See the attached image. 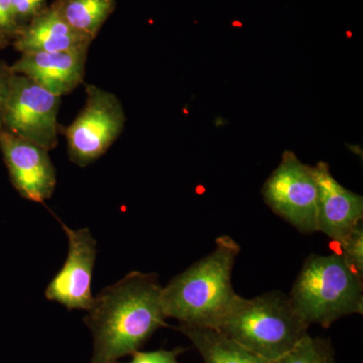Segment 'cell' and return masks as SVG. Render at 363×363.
Returning <instances> with one entry per match:
<instances>
[{"instance_id": "1", "label": "cell", "mask_w": 363, "mask_h": 363, "mask_svg": "<svg viewBox=\"0 0 363 363\" xmlns=\"http://www.w3.org/2000/svg\"><path fill=\"white\" fill-rule=\"evenodd\" d=\"M162 290L156 274L131 272L95 297L84 318L93 336L91 362L116 363L167 326Z\"/></svg>"}, {"instance_id": "2", "label": "cell", "mask_w": 363, "mask_h": 363, "mask_svg": "<svg viewBox=\"0 0 363 363\" xmlns=\"http://www.w3.org/2000/svg\"><path fill=\"white\" fill-rule=\"evenodd\" d=\"M240 252V247L233 238L219 236L213 252L162 288L164 316L186 326L216 329L240 296L231 281Z\"/></svg>"}, {"instance_id": "3", "label": "cell", "mask_w": 363, "mask_h": 363, "mask_svg": "<svg viewBox=\"0 0 363 363\" xmlns=\"http://www.w3.org/2000/svg\"><path fill=\"white\" fill-rule=\"evenodd\" d=\"M308 328L290 297L272 292L252 298L238 296L215 330L272 362L307 336Z\"/></svg>"}, {"instance_id": "4", "label": "cell", "mask_w": 363, "mask_h": 363, "mask_svg": "<svg viewBox=\"0 0 363 363\" xmlns=\"http://www.w3.org/2000/svg\"><path fill=\"white\" fill-rule=\"evenodd\" d=\"M308 325L325 328L344 316L363 313L362 277L339 253L306 259L290 296Z\"/></svg>"}, {"instance_id": "5", "label": "cell", "mask_w": 363, "mask_h": 363, "mask_svg": "<svg viewBox=\"0 0 363 363\" xmlns=\"http://www.w3.org/2000/svg\"><path fill=\"white\" fill-rule=\"evenodd\" d=\"M86 104L70 125L64 128L69 157L81 168L104 156L125 125L123 105L114 93L87 84Z\"/></svg>"}, {"instance_id": "6", "label": "cell", "mask_w": 363, "mask_h": 363, "mask_svg": "<svg viewBox=\"0 0 363 363\" xmlns=\"http://www.w3.org/2000/svg\"><path fill=\"white\" fill-rule=\"evenodd\" d=\"M262 197L269 208L300 233L318 231L319 187L314 167L303 164L290 150L264 184Z\"/></svg>"}, {"instance_id": "7", "label": "cell", "mask_w": 363, "mask_h": 363, "mask_svg": "<svg viewBox=\"0 0 363 363\" xmlns=\"http://www.w3.org/2000/svg\"><path fill=\"white\" fill-rule=\"evenodd\" d=\"M61 97L35 84L30 79L13 74L2 130L44 147L58 145V113Z\"/></svg>"}, {"instance_id": "8", "label": "cell", "mask_w": 363, "mask_h": 363, "mask_svg": "<svg viewBox=\"0 0 363 363\" xmlns=\"http://www.w3.org/2000/svg\"><path fill=\"white\" fill-rule=\"evenodd\" d=\"M68 238V255L65 264L50 281L45 296L69 310L89 311L94 304L92 277L96 259V240L89 229L73 230L62 224Z\"/></svg>"}, {"instance_id": "9", "label": "cell", "mask_w": 363, "mask_h": 363, "mask_svg": "<svg viewBox=\"0 0 363 363\" xmlns=\"http://www.w3.org/2000/svg\"><path fill=\"white\" fill-rule=\"evenodd\" d=\"M0 152L13 187L30 201L50 199L57 185L56 169L49 150L0 130Z\"/></svg>"}, {"instance_id": "10", "label": "cell", "mask_w": 363, "mask_h": 363, "mask_svg": "<svg viewBox=\"0 0 363 363\" xmlns=\"http://www.w3.org/2000/svg\"><path fill=\"white\" fill-rule=\"evenodd\" d=\"M314 171L319 187L318 231L326 234L339 245L358 223L362 222V196L351 192L339 184L332 176L327 162H318Z\"/></svg>"}, {"instance_id": "11", "label": "cell", "mask_w": 363, "mask_h": 363, "mask_svg": "<svg viewBox=\"0 0 363 363\" xmlns=\"http://www.w3.org/2000/svg\"><path fill=\"white\" fill-rule=\"evenodd\" d=\"M88 50L57 52H30L11 65L14 74L30 79L56 96L70 94L85 77Z\"/></svg>"}, {"instance_id": "12", "label": "cell", "mask_w": 363, "mask_h": 363, "mask_svg": "<svg viewBox=\"0 0 363 363\" xmlns=\"http://www.w3.org/2000/svg\"><path fill=\"white\" fill-rule=\"evenodd\" d=\"M93 40L74 30L54 6H47L21 28L13 45L21 54L89 50Z\"/></svg>"}, {"instance_id": "13", "label": "cell", "mask_w": 363, "mask_h": 363, "mask_svg": "<svg viewBox=\"0 0 363 363\" xmlns=\"http://www.w3.org/2000/svg\"><path fill=\"white\" fill-rule=\"evenodd\" d=\"M178 330L190 339L204 363H271L215 329L180 324Z\"/></svg>"}, {"instance_id": "14", "label": "cell", "mask_w": 363, "mask_h": 363, "mask_svg": "<svg viewBox=\"0 0 363 363\" xmlns=\"http://www.w3.org/2000/svg\"><path fill=\"white\" fill-rule=\"evenodd\" d=\"M52 6L74 30L94 40L116 11V0H56Z\"/></svg>"}, {"instance_id": "15", "label": "cell", "mask_w": 363, "mask_h": 363, "mask_svg": "<svg viewBox=\"0 0 363 363\" xmlns=\"http://www.w3.org/2000/svg\"><path fill=\"white\" fill-rule=\"evenodd\" d=\"M271 363H336L329 341L308 334L283 357Z\"/></svg>"}, {"instance_id": "16", "label": "cell", "mask_w": 363, "mask_h": 363, "mask_svg": "<svg viewBox=\"0 0 363 363\" xmlns=\"http://www.w3.org/2000/svg\"><path fill=\"white\" fill-rule=\"evenodd\" d=\"M341 252L339 255L360 277H363V224L358 223L351 233L339 243Z\"/></svg>"}, {"instance_id": "17", "label": "cell", "mask_w": 363, "mask_h": 363, "mask_svg": "<svg viewBox=\"0 0 363 363\" xmlns=\"http://www.w3.org/2000/svg\"><path fill=\"white\" fill-rule=\"evenodd\" d=\"M9 2L21 28L47 7V0H9Z\"/></svg>"}, {"instance_id": "18", "label": "cell", "mask_w": 363, "mask_h": 363, "mask_svg": "<svg viewBox=\"0 0 363 363\" xmlns=\"http://www.w3.org/2000/svg\"><path fill=\"white\" fill-rule=\"evenodd\" d=\"M185 348L178 347L173 350L135 351L131 354L130 362L124 363H179L178 357ZM123 363V362H116Z\"/></svg>"}, {"instance_id": "19", "label": "cell", "mask_w": 363, "mask_h": 363, "mask_svg": "<svg viewBox=\"0 0 363 363\" xmlns=\"http://www.w3.org/2000/svg\"><path fill=\"white\" fill-rule=\"evenodd\" d=\"M21 30V26L16 20L9 0H0V33L13 42Z\"/></svg>"}, {"instance_id": "20", "label": "cell", "mask_w": 363, "mask_h": 363, "mask_svg": "<svg viewBox=\"0 0 363 363\" xmlns=\"http://www.w3.org/2000/svg\"><path fill=\"white\" fill-rule=\"evenodd\" d=\"M13 74L11 66L0 61V130H2V117H4V108H6L7 97H9Z\"/></svg>"}, {"instance_id": "21", "label": "cell", "mask_w": 363, "mask_h": 363, "mask_svg": "<svg viewBox=\"0 0 363 363\" xmlns=\"http://www.w3.org/2000/svg\"><path fill=\"white\" fill-rule=\"evenodd\" d=\"M11 43H13L11 39H9L6 35L0 33V50L4 49V48L7 47Z\"/></svg>"}]
</instances>
